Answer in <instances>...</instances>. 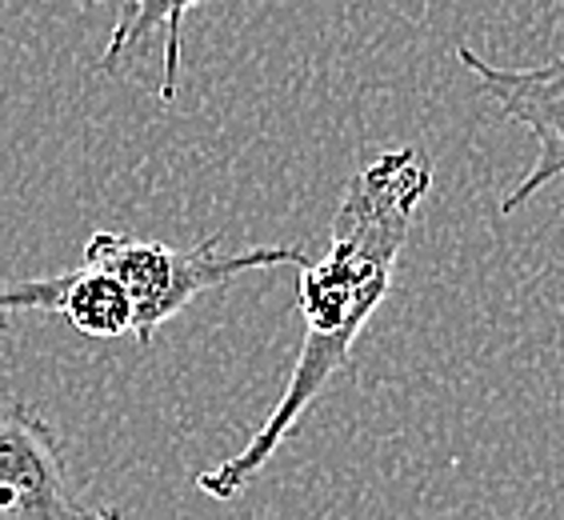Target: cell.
<instances>
[{"mask_svg":"<svg viewBox=\"0 0 564 520\" xmlns=\"http://www.w3.org/2000/svg\"><path fill=\"white\" fill-rule=\"evenodd\" d=\"M456 61L477 76L480 93L492 97V105L509 120H517L521 129H529L536 141L532 169L500 201V213H517L544 185L564 176V56H553L549 65L532 68H500L489 65L477 48L456 44Z\"/></svg>","mask_w":564,"mask_h":520,"instance_id":"obj_4","label":"cell"},{"mask_svg":"<svg viewBox=\"0 0 564 520\" xmlns=\"http://www.w3.org/2000/svg\"><path fill=\"white\" fill-rule=\"evenodd\" d=\"M0 520H124V512L76 497L53 424L12 404L0 409Z\"/></svg>","mask_w":564,"mask_h":520,"instance_id":"obj_3","label":"cell"},{"mask_svg":"<svg viewBox=\"0 0 564 520\" xmlns=\"http://www.w3.org/2000/svg\"><path fill=\"white\" fill-rule=\"evenodd\" d=\"M88 264L109 269L132 301V336L149 348L156 328L185 313L188 304L208 289H225L245 272L296 264L304 269L308 257L293 245H257V249L220 252V237H205L193 249H173L164 240H137L124 232H93L85 245Z\"/></svg>","mask_w":564,"mask_h":520,"instance_id":"obj_2","label":"cell"},{"mask_svg":"<svg viewBox=\"0 0 564 520\" xmlns=\"http://www.w3.org/2000/svg\"><path fill=\"white\" fill-rule=\"evenodd\" d=\"M429 188H433V161L421 149L384 152L345 185L333 217L328 252L321 260H308L296 284L304 340L293 377L249 445L196 477V488L205 497H240L249 480L272 461V453L284 445V436L301 424L304 412L321 401L333 377L352 365V345L380 301L389 296L397 260L409 245L416 208Z\"/></svg>","mask_w":564,"mask_h":520,"instance_id":"obj_1","label":"cell"}]
</instances>
